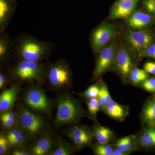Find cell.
Segmentation results:
<instances>
[{"mask_svg": "<svg viewBox=\"0 0 155 155\" xmlns=\"http://www.w3.org/2000/svg\"><path fill=\"white\" fill-rule=\"evenodd\" d=\"M143 117L147 122L150 123L155 122V102L148 104L143 112Z\"/></svg>", "mask_w": 155, "mask_h": 155, "instance_id": "obj_21", "label": "cell"}, {"mask_svg": "<svg viewBox=\"0 0 155 155\" xmlns=\"http://www.w3.org/2000/svg\"><path fill=\"white\" fill-rule=\"evenodd\" d=\"M53 146L52 139L46 136L40 139L31 148V152L35 155H44L49 152Z\"/></svg>", "mask_w": 155, "mask_h": 155, "instance_id": "obj_16", "label": "cell"}, {"mask_svg": "<svg viewBox=\"0 0 155 155\" xmlns=\"http://www.w3.org/2000/svg\"><path fill=\"white\" fill-rule=\"evenodd\" d=\"M10 144L6 137L2 134L0 135V155H3L7 152Z\"/></svg>", "mask_w": 155, "mask_h": 155, "instance_id": "obj_27", "label": "cell"}, {"mask_svg": "<svg viewBox=\"0 0 155 155\" xmlns=\"http://www.w3.org/2000/svg\"><path fill=\"white\" fill-rule=\"evenodd\" d=\"M147 64L150 65V66H151L153 69H154L155 70V63H154V62H147Z\"/></svg>", "mask_w": 155, "mask_h": 155, "instance_id": "obj_42", "label": "cell"}, {"mask_svg": "<svg viewBox=\"0 0 155 155\" xmlns=\"http://www.w3.org/2000/svg\"><path fill=\"white\" fill-rule=\"evenodd\" d=\"M152 21V17L140 11H135L128 17L127 23L134 29H143L149 26Z\"/></svg>", "mask_w": 155, "mask_h": 155, "instance_id": "obj_15", "label": "cell"}, {"mask_svg": "<svg viewBox=\"0 0 155 155\" xmlns=\"http://www.w3.org/2000/svg\"><path fill=\"white\" fill-rule=\"evenodd\" d=\"M144 5L149 12L155 14V0H144Z\"/></svg>", "mask_w": 155, "mask_h": 155, "instance_id": "obj_32", "label": "cell"}, {"mask_svg": "<svg viewBox=\"0 0 155 155\" xmlns=\"http://www.w3.org/2000/svg\"><path fill=\"white\" fill-rule=\"evenodd\" d=\"M100 88L96 84L89 87L84 93V95L89 99L98 97L99 93Z\"/></svg>", "mask_w": 155, "mask_h": 155, "instance_id": "obj_26", "label": "cell"}, {"mask_svg": "<svg viewBox=\"0 0 155 155\" xmlns=\"http://www.w3.org/2000/svg\"><path fill=\"white\" fill-rule=\"evenodd\" d=\"M99 93L102 95L105 98L107 103L110 102V101H112V97L109 93L107 88L106 86H102L100 88Z\"/></svg>", "mask_w": 155, "mask_h": 155, "instance_id": "obj_34", "label": "cell"}, {"mask_svg": "<svg viewBox=\"0 0 155 155\" xmlns=\"http://www.w3.org/2000/svg\"><path fill=\"white\" fill-rule=\"evenodd\" d=\"M14 40L13 53L20 60L41 62L50 55L53 45L38 39L32 35L21 33Z\"/></svg>", "mask_w": 155, "mask_h": 155, "instance_id": "obj_1", "label": "cell"}, {"mask_svg": "<svg viewBox=\"0 0 155 155\" xmlns=\"http://www.w3.org/2000/svg\"><path fill=\"white\" fill-rule=\"evenodd\" d=\"M144 52L148 57L155 59V44L150 45Z\"/></svg>", "mask_w": 155, "mask_h": 155, "instance_id": "obj_35", "label": "cell"}, {"mask_svg": "<svg viewBox=\"0 0 155 155\" xmlns=\"http://www.w3.org/2000/svg\"><path fill=\"white\" fill-rule=\"evenodd\" d=\"M113 150L110 146L106 144H100L95 147L94 149L95 153L97 155H111Z\"/></svg>", "mask_w": 155, "mask_h": 155, "instance_id": "obj_25", "label": "cell"}, {"mask_svg": "<svg viewBox=\"0 0 155 155\" xmlns=\"http://www.w3.org/2000/svg\"><path fill=\"white\" fill-rule=\"evenodd\" d=\"M116 65L120 73L127 76L130 73L132 68V61L129 52L124 47L120 48L116 53Z\"/></svg>", "mask_w": 155, "mask_h": 155, "instance_id": "obj_13", "label": "cell"}, {"mask_svg": "<svg viewBox=\"0 0 155 155\" xmlns=\"http://www.w3.org/2000/svg\"><path fill=\"white\" fill-rule=\"evenodd\" d=\"M6 82V77L5 75L2 73L0 74V89L2 88Z\"/></svg>", "mask_w": 155, "mask_h": 155, "instance_id": "obj_40", "label": "cell"}, {"mask_svg": "<svg viewBox=\"0 0 155 155\" xmlns=\"http://www.w3.org/2000/svg\"><path fill=\"white\" fill-rule=\"evenodd\" d=\"M1 120L4 126L7 127H12L15 122V120L9 119L5 116L1 115Z\"/></svg>", "mask_w": 155, "mask_h": 155, "instance_id": "obj_33", "label": "cell"}, {"mask_svg": "<svg viewBox=\"0 0 155 155\" xmlns=\"http://www.w3.org/2000/svg\"><path fill=\"white\" fill-rule=\"evenodd\" d=\"M17 84H14L9 88L3 91L0 95V112L9 111L16 102L19 91Z\"/></svg>", "mask_w": 155, "mask_h": 155, "instance_id": "obj_12", "label": "cell"}, {"mask_svg": "<svg viewBox=\"0 0 155 155\" xmlns=\"http://www.w3.org/2000/svg\"><path fill=\"white\" fill-rule=\"evenodd\" d=\"M106 109L108 115L114 119H121L124 116L125 111L122 106L113 100L107 103Z\"/></svg>", "mask_w": 155, "mask_h": 155, "instance_id": "obj_17", "label": "cell"}, {"mask_svg": "<svg viewBox=\"0 0 155 155\" xmlns=\"http://www.w3.org/2000/svg\"><path fill=\"white\" fill-rule=\"evenodd\" d=\"M73 143L77 146H82L88 143L91 141V137L90 136L84 137L81 138H72L71 139Z\"/></svg>", "mask_w": 155, "mask_h": 155, "instance_id": "obj_29", "label": "cell"}, {"mask_svg": "<svg viewBox=\"0 0 155 155\" xmlns=\"http://www.w3.org/2000/svg\"><path fill=\"white\" fill-rule=\"evenodd\" d=\"M17 5L16 0H0V32L7 30Z\"/></svg>", "mask_w": 155, "mask_h": 155, "instance_id": "obj_10", "label": "cell"}, {"mask_svg": "<svg viewBox=\"0 0 155 155\" xmlns=\"http://www.w3.org/2000/svg\"><path fill=\"white\" fill-rule=\"evenodd\" d=\"M25 136L24 134H22L12 139L11 141H9V143L11 145L18 146L23 144L25 142Z\"/></svg>", "mask_w": 155, "mask_h": 155, "instance_id": "obj_31", "label": "cell"}, {"mask_svg": "<svg viewBox=\"0 0 155 155\" xmlns=\"http://www.w3.org/2000/svg\"><path fill=\"white\" fill-rule=\"evenodd\" d=\"M14 40L6 31L0 32V61L5 63L9 61L13 53Z\"/></svg>", "mask_w": 155, "mask_h": 155, "instance_id": "obj_14", "label": "cell"}, {"mask_svg": "<svg viewBox=\"0 0 155 155\" xmlns=\"http://www.w3.org/2000/svg\"><path fill=\"white\" fill-rule=\"evenodd\" d=\"M148 77L147 73L145 70L137 69H134L131 72L130 78L134 83L137 84L143 82Z\"/></svg>", "mask_w": 155, "mask_h": 155, "instance_id": "obj_23", "label": "cell"}, {"mask_svg": "<svg viewBox=\"0 0 155 155\" xmlns=\"http://www.w3.org/2000/svg\"><path fill=\"white\" fill-rule=\"evenodd\" d=\"M24 103L32 111L42 114L51 113L52 104L44 91L38 87L28 88L24 96Z\"/></svg>", "mask_w": 155, "mask_h": 155, "instance_id": "obj_6", "label": "cell"}, {"mask_svg": "<svg viewBox=\"0 0 155 155\" xmlns=\"http://www.w3.org/2000/svg\"><path fill=\"white\" fill-rule=\"evenodd\" d=\"M116 146L117 148L125 153L130 150L126 146L122 138L119 140V141L117 142Z\"/></svg>", "mask_w": 155, "mask_h": 155, "instance_id": "obj_36", "label": "cell"}, {"mask_svg": "<svg viewBox=\"0 0 155 155\" xmlns=\"http://www.w3.org/2000/svg\"><path fill=\"white\" fill-rule=\"evenodd\" d=\"M45 76L53 87L61 89L70 84L72 73L67 62L60 59L49 64L46 68Z\"/></svg>", "mask_w": 155, "mask_h": 155, "instance_id": "obj_4", "label": "cell"}, {"mask_svg": "<svg viewBox=\"0 0 155 155\" xmlns=\"http://www.w3.org/2000/svg\"><path fill=\"white\" fill-rule=\"evenodd\" d=\"M142 86L147 91L155 92V79L150 78L143 81Z\"/></svg>", "mask_w": 155, "mask_h": 155, "instance_id": "obj_28", "label": "cell"}, {"mask_svg": "<svg viewBox=\"0 0 155 155\" xmlns=\"http://www.w3.org/2000/svg\"><path fill=\"white\" fill-rule=\"evenodd\" d=\"M72 150L67 143L62 140L59 142L58 148L55 150L51 153V155H69L72 154Z\"/></svg>", "mask_w": 155, "mask_h": 155, "instance_id": "obj_22", "label": "cell"}, {"mask_svg": "<svg viewBox=\"0 0 155 155\" xmlns=\"http://www.w3.org/2000/svg\"><path fill=\"white\" fill-rule=\"evenodd\" d=\"M125 36L132 48L137 51H144L153 41V37L149 33L142 31H128Z\"/></svg>", "mask_w": 155, "mask_h": 155, "instance_id": "obj_9", "label": "cell"}, {"mask_svg": "<svg viewBox=\"0 0 155 155\" xmlns=\"http://www.w3.org/2000/svg\"><path fill=\"white\" fill-rule=\"evenodd\" d=\"M12 154L13 155H29L30 153L24 150L18 149L14 150V151L12 152Z\"/></svg>", "mask_w": 155, "mask_h": 155, "instance_id": "obj_38", "label": "cell"}, {"mask_svg": "<svg viewBox=\"0 0 155 155\" xmlns=\"http://www.w3.org/2000/svg\"><path fill=\"white\" fill-rule=\"evenodd\" d=\"M139 0H120L115 3L111 10V19L128 17L133 13Z\"/></svg>", "mask_w": 155, "mask_h": 155, "instance_id": "obj_11", "label": "cell"}, {"mask_svg": "<svg viewBox=\"0 0 155 155\" xmlns=\"http://www.w3.org/2000/svg\"><path fill=\"white\" fill-rule=\"evenodd\" d=\"M126 155L125 153L122 151L121 150H119L117 148V149H115L113 150V153L112 155Z\"/></svg>", "mask_w": 155, "mask_h": 155, "instance_id": "obj_41", "label": "cell"}, {"mask_svg": "<svg viewBox=\"0 0 155 155\" xmlns=\"http://www.w3.org/2000/svg\"><path fill=\"white\" fill-rule=\"evenodd\" d=\"M67 136L72 138H81L84 137L90 136L89 133L84 128L79 127H73L67 129L65 131Z\"/></svg>", "mask_w": 155, "mask_h": 155, "instance_id": "obj_20", "label": "cell"}, {"mask_svg": "<svg viewBox=\"0 0 155 155\" xmlns=\"http://www.w3.org/2000/svg\"><path fill=\"white\" fill-rule=\"evenodd\" d=\"M1 115L5 116V117L9 118V119L15 120V119H16V116H17L16 114L14 113V112L9 111L3 112V113H2V114Z\"/></svg>", "mask_w": 155, "mask_h": 155, "instance_id": "obj_37", "label": "cell"}, {"mask_svg": "<svg viewBox=\"0 0 155 155\" xmlns=\"http://www.w3.org/2000/svg\"><path fill=\"white\" fill-rule=\"evenodd\" d=\"M11 76L22 82L41 81L45 76L46 68L41 62L20 60L11 67Z\"/></svg>", "mask_w": 155, "mask_h": 155, "instance_id": "obj_2", "label": "cell"}, {"mask_svg": "<svg viewBox=\"0 0 155 155\" xmlns=\"http://www.w3.org/2000/svg\"><path fill=\"white\" fill-rule=\"evenodd\" d=\"M123 139V141L125 143V145L130 150L131 149L132 147V142L131 141V139H130V137H124L122 138Z\"/></svg>", "mask_w": 155, "mask_h": 155, "instance_id": "obj_39", "label": "cell"}, {"mask_svg": "<svg viewBox=\"0 0 155 155\" xmlns=\"http://www.w3.org/2000/svg\"><path fill=\"white\" fill-rule=\"evenodd\" d=\"M87 107L90 114L93 117H96L97 113L99 110V102L97 98L90 99L87 103Z\"/></svg>", "mask_w": 155, "mask_h": 155, "instance_id": "obj_24", "label": "cell"}, {"mask_svg": "<svg viewBox=\"0 0 155 155\" xmlns=\"http://www.w3.org/2000/svg\"><path fill=\"white\" fill-rule=\"evenodd\" d=\"M95 68L94 75L98 76L109 69L116 59V46L112 43L101 51Z\"/></svg>", "mask_w": 155, "mask_h": 155, "instance_id": "obj_8", "label": "cell"}, {"mask_svg": "<svg viewBox=\"0 0 155 155\" xmlns=\"http://www.w3.org/2000/svg\"><path fill=\"white\" fill-rule=\"evenodd\" d=\"M17 116L22 130L31 138L36 137L43 131L45 124L43 119L28 109L24 107L19 108Z\"/></svg>", "mask_w": 155, "mask_h": 155, "instance_id": "obj_5", "label": "cell"}, {"mask_svg": "<svg viewBox=\"0 0 155 155\" xmlns=\"http://www.w3.org/2000/svg\"><path fill=\"white\" fill-rule=\"evenodd\" d=\"M116 30L113 25L104 24L97 27L92 32V48L95 52L101 51L114 37Z\"/></svg>", "mask_w": 155, "mask_h": 155, "instance_id": "obj_7", "label": "cell"}, {"mask_svg": "<svg viewBox=\"0 0 155 155\" xmlns=\"http://www.w3.org/2000/svg\"><path fill=\"white\" fill-rule=\"evenodd\" d=\"M22 134H23L22 130L17 128H14V129H11L8 132L6 137L8 139L9 142V141H11L13 139Z\"/></svg>", "mask_w": 155, "mask_h": 155, "instance_id": "obj_30", "label": "cell"}, {"mask_svg": "<svg viewBox=\"0 0 155 155\" xmlns=\"http://www.w3.org/2000/svg\"><path fill=\"white\" fill-rule=\"evenodd\" d=\"M140 143L143 146L152 147L155 146V129H149L143 132L140 138Z\"/></svg>", "mask_w": 155, "mask_h": 155, "instance_id": "obj_19", "label": "cell"}, {"mask_svg": "<svg viewBox=\"0 0 155 155\" xmlns=\"http://www.w3.org/2000/svg\"><path fill=\"white\" fill-rule=\"evenodd\" d=\"M58 110L54 124L56 126L72 124L80 117L81 110L77 102L70 95L64 94L57 98Z\"/></svg>", "mask_w": 155, "mask_h": 155, "instance_id": "obj_3", "label": "cell"}, {"mask_svg": "<svg viewBox=\"0 0 155 155\" xmlns=\"http://www.w3.org/2000/svg\"><path fill=\"white\" fill-rule=\"evenodd\" d=\"M95 135L100 144H106L112 137V132L107 127L100 126L96 129Z\"/></svg>", "mask_w": 155, "mask_h": 155, "instance_id": "obj_18", "label": "cell"}]
</instances>
